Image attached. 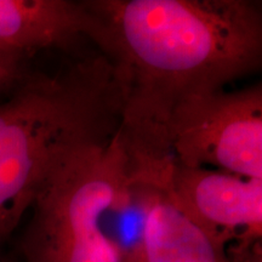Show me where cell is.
Listing matches in <instances>:
<instances>
[{"instance_id":"2","label":"cell","mask_w":262,"mask_h":262,"mask_svg":"<svg viewBox=\"0 0 262 262\" xmlns=\"http://www.w3.org/2000/svg\"><path fill=\"white\" fill-rule=\"evenodd\" d=\"M123 106L122 86L103 55L55 74L31 71L0 100V256L49 181L113 139Z\"/></svg>"},{"instance_id":"9","label":"cell","mask_w":262,"mask_h":262,"mask_svg":"<svg viewBox=\"0 0 262 262\" xmlns=\"http://www.w3.org/2000/svg\"><path fill=\"white\" fill-rule=\"evenodd\" d=\"M0 262H19V261L16 260V258H14V257L6 256V255L3 254L2 256H0Z\"/></svg>"},{"instance_id":"4","label":"cell","mask_w":262,"mask_h":262,"mask_svg":"<svg viewBox=\"0 0 262 262\" xmlns=\"http://www.w3.org/2000/svg\"><path fill=\"white\" fill-rule=\"evenodd\" d=\"M173 163L262 180V86L191 95L176 104L165 130Z\"/></svg>"},{"instance_id":"8","label":"cell","mask_w":262,"mask_h":262,"mask_svg":"<svg viewBox=\"0 0 262 262\" xmlns=\"http://www.w3.org/2000/svg\"><path fill=\"white\" fill-rule=\"evenodd\" d=\"M31 57L0 49V100L8 96L29 74Z\"/></svg>"},{"instance_id":"3","label":"cell","mask_w":262,"mask_h":262,"mask_svg":"<svg viewBox=\"0 0 262 262\" xmlns=\"http://www.w3.org/2000/svg\"><path fill=\"white\" fill-rule=\"evenodd\" d=\"M129 165L119 130L62 168L32 206L24 262H123L102 229V212Z\"/></svg>"},{"instance_id":"5","label":"cell","mask_w":262,"mask_h":262,"mask_svg":"<svg viewBox=\"0 0 262 262\" xmlns=\"http://www.w3.org/2000/svg\"><path fill=\"white\" fill-rule=\"evenodd\" d=\"M163 187L225 254L261 243L262 180L172 162Z\"/></svg>"},{"instance_id":"6","label":"cell","mask_w":262,"mask_h":262,"mask_svg":"<svg viewBox=\"0 0 262 262\" xmlns=\"http://www.w3.org/2000/svg\"><path fill=\"white\" fill-rule=\"evenodd\" d=\"M91 17L84 0H0V49L32 57L67 49L89 38Z\"/></svg>"},{"instance_id":"7","label":"cell","mask_w":262,"mask_h":262,"mask_svg":"<svg viewBox=\"0 0 262 262\" xmlns=\"http://www.w3.org/2000/svg\"><path fill=\"white\" fill-rule=\"evenodd\" d=\"M145 262H229L224 251L173 203L163 186L147 220Z\"/></svg>"},{"instance_id":"1","label":"cell","mask_w":262,"mask_h":262,"mask_svg":"<svg viewBox=\"0 0 262 262\" xmlns=\"http://www.w3.org/2000/svg\"><path fill=\"white\" fill-rule=\"evenodd\" d=\"M89 39L123 90L119 133L147 169L172 162L169 117L191 95L220 90L262 60L261 6L249 0H84Z\"/></svg>"}]
</instances>
